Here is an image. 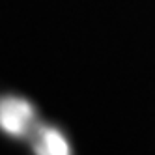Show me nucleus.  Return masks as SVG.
<instances>
[{
    "mask_svg": "<svg viewBox=\"0 0 155 155\" xmlns=\"http://www.w3.org/2000/svg\"><path fill=\"white\" fill-rule=\"evenodd\" d=\"M30 114V105H26L21 99L6 97L0 101V127L12 135H19L25 129Z\"/></svg>",
    "mask_w": 155,
    "mask_h": 155,
    "instance_id": "f257e3e1",
    "label": "nucleus"
},
{
    "mask_svg": "<svg viewBox=\"0 0 155 155\" xmlns=\"http://www.w3.org/2000/svg\"><path fill=\"white\" fill-rule=\"evenodd\" d=\"M38 155H68V144L62 135L49 129L38 144Z\"/></svg>",
    "mask_w": 155,
    "mask_h": 155,
    "instance_id": "f03ea898",
    "label": "nucleus"
}]
</instances>
